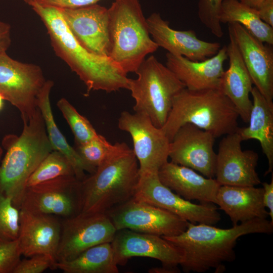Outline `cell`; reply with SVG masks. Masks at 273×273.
<instances>
[{
    "label": "cell",
    "instance_id": "cell-1",
    "mask_svg": "<svg viewBox=\"0 0 273 273\" xmlns=\"http://www.w3.org/2000/svg\"><path fill=\"white\" fill-rule=\"evenodd\" d=\"M44 24L56 55L65 62L90 90L111 93L128 89L130 78L109 57L94 54L72 34L60 9L32 1L29 4Z\"/></svg>",
    "mask_w": 273,
    "mask_h": 273
},
{
    "label": "cell",
    "instance_id": "cell-2",
    "mask_svg": "<svg viewBox=\"0 0 273 273\" xmlns=\"http://www.w3.org/2000/svg\"><path fill=\"white\" fill-rule=\"evenodd\" d=\"M272 232L273 222L257 218L229 229L189 222L187 229L181 234L162 237L183 251L184 259L180 265L184 272L201 273L214 268L216 272H220L225 269L223 263L236 259L234 249L239 237Z\"/></svg>",
    "mask_w": 273,
    "mask_h": 273
},
{
    "label": "cell",
    "instance_id": "cell-3",
    "mask_svg": "<svg viewBox=\"0 0 273 273\" xmlns=\"http://www.w3.org/2000/svg\"><path fill=\"white\" fill-rule=\"evenodd\" d=\"M138 160L125 143H116L95 171L80 181L82 212L106 213L134 197Z\"/></svg>",
    "mask_w": 273,
    "mask_h": 273
},
{
    "label": "cell",
    "instance_id": "cell-4",
    "mask_svg": "<svg viewBox=\"0 0 273 273\" xmlns=\"http://www.w3.org/2000/svg\"><path fill=\"white\" fill-rule=\"evenodd\" d=\"M2 143L6 152L0 163V191L20 209L29 177L53 151L38 108L30 120L23 123L20 135H7Z\"/></svg>",
    "mask_w": 273,
    "mask_h": 273
},
{
    "label": "cell",
    "instance_id": "cell-5",
    "mask_svg": "<svg viewBox=\"0 0 273 273\" xmlns=\"http://www.w3.org/2000/svg\"><path fill=\"white\" fill-rule=\"evenodd\" d=\"M239 117L235 106L221 89L193 90L185 87L174 98L161 128L170 142L186 123L194 124L217 138L236 132Z\"/></svg>",
    "mask_w": 273,
    "mask_h": 273
},
{
    "label": "cell",
    "instance_id": "cell-6",
    "mask_svg": "<svg viewBox=\"0 0 273 273\" xmlns=\"http://www.w3.org/2000/svg\"><path fill=\"white\" fill-rule=\"evenodd\" d=\"M109 14V57L126 74L135 72L159 47L150 36L139 0H115Z\"/></svg>",
    "mask_w": 273,
    "mask_h": 273
},
{
    "label": "cell",
    "instance_id": "cell-7",
    "mask_svg": "<svg viewBox=\"0 0 273 273\" xmlns=\"http://www.w3.org/2000/svg\"><path fill=\"white\" fill-rule=\"evenodd\" d=\"M137 78L129 80L128 89L135 104V112L149 117L161 128L171 110L173 99L185 85L166 66L155 56L145 59L135 72Z\"/></svg>",
    "mask_w": 273,
    "mask_h": 273
},
{
    "label": "cell",
    "instance_id": "cell-8",
    "mask_svg": "<svg viewBox=\"0 0 273 273\" xmlns=\"http://www.w3.org/2000/svg\"><path fill=\"white\" fill-rule=\"evenodd\" d=\"M46 81L39 66L0 53V94L19 111L23 123L35 113L37 97Z\"/></svg>",
    "mask_w": 273,
    "mask_h": 273
},
{
    "label": "cell",
    "instance_id": "cell-9",
    "mask_svg": "<svg viewBox=\"0 0 273 273\" xmlns=\"http://www.w3.org/2000/svg\"><path fill=\"white\" fill-rule=\"evenodd\" d=\"M116 232L105 213L81 212L73 216L61 218L57 262L71 260L93 246L111 243Z\"/></svg>",
    "mask_w": 273,
    "mask_h": 273
},
{
    "label": "cell",
    "instance_id": "cell-10",
    "mask_svg": "<svg viewBox=\"0 0 273 273\" xmlns=\"http://www.w3.org/2000/svg\"><path fill=\"white\" fill-rule=\"evenodd\" d=\"M80 181L75 176H63L27 187L20 209L61 218L76 215L82 209Z\"/></svg>",
    "mask_w": 273,
    "mask_h": 273
},
{
    "label": "cell",
    "instance_id": "cell-11",
    "mask_svg": "<svg viewBox=\"0 0 273 273\" xmlns=\"http://www.w3.org/2000/svg\"><path fill=\"white\" fill-rule=\"evenodd\" d=\"M105 213L116 231L128 229L164 237L181 234L187 229L189 223L167 210L133 197Z\"/></svg>",
    "mask_w": 273,
    "mask_h": 273
},
{
    "label": "cell",
    "instance_id": "cell-12",
    "mask_svg": "<svg viewBox=\"0 0 273 273\" xmlns=\"http://www.w3.org/2000/svg\"><path fill=\"white\" fill-rule=\"evenodd\" d=\"M158 172L140 174L133 198L167 210L194 223L214 225L221 219L214 204H195L172 191L160 181Z\"/></svg>",
    "mask_w": 273,
    "mask_h": 273
},
{
    "label": "cell",
    "instance_id": "cell-13",
    "mask_svg": "<svg viewBox=\"0 0 273 273\" xmlns=\"http://www.w3.org/2000/svg\"><path fill=\"white\" fill-rule=\"evenodd\" d=\"M118 126L131 136L140 174L158 172L169 158L170 140L162 128L155 126L146 115L126 111L121 113Z\"/></svg>",
    "mask_w": 273,
    "mask_h": 273
},
{
    "label": "cell",
    "instance_id": "cell-14",
    "mask_svg": "<svg viewBox=\"0 0 273 273\" xmlns=\"http://www.w3.org/2000/svg\"><path fill=\"white\" fill-rule=\"evenodd\" d=\"M215 138L197 126L186 123L176 131L170 142V161L190 168L208 178L215 175Z\"/></svg>",
    "mask_w": 273,
    "mask_h": 273
},
{
    "label": "cell",
    "instance_id": "cell-15",
    "mask_svg": "<svg viewBox=\"0 0 273 273\" xmlns=\"http://www.w3.org/2000/svg\"><path fill=\"white\" fill-rule=\"evenodd\" d=\"M242 141L236 131L225 135L219 142L215 179L220 186H256L261 184L256 171L258 154L243 150Z\"/></svg>",
    "mask_w": 273,
    "mask_h": 273
},
{
    "label": "cell",
    "instance_id": "cell-16",
    "mask_svg": "<svg viewBox=\"0 0 273 273\" xmlns=\"http://www.w3.org/2000/svg\"><path fill=\"white\" fill-rule=\"evenodd\" d=\"M111 244L117 265H124L133 257H145L157 259L163 266L176 267L184 259L179 248L156 235L120 230L117 231Z\"/></svg>",
    "mask_w": 273,
    "mask_h": 273
},
{
    "label": "cell",
    "instance_id": "cell-17",
    "mask_svg": "<svg viewBox=\"0 0 273 273\" xmlns=\"http://www.w3.org/2000/svg\"><path fill=\"white\" fill-rule=\"evenodd\" d=\"M59 9L68 29L81 46L96 55L109 56L110 42L108 9L97 4L77 8Z\"/></svg>",
    "mask_w": 273,
    "mask_h": 273
},
{
    "label": "cell",
    "instance_id": "cell-18",
    "mask_svg": "<svg viewBox=\"0 0 273 273\" xmlns=\"http://www.w3.org/2000/svg\"><path fill=\"white\" fill-rule=\"evenodd\" d=\"M253 84L269 102L273 99V50L244 27L237 23L228 24Z\"/></svg>",
    "mask_w": 273,
    "mask_h": 273
},
{
    "label": "cell",
    "instance_id": "cell-19",
    "mask_svg": "<svg viewBox=\"0 0 273 273\" xmlns=\"http://www.w3.org/2000/svg\"><path fill=\"white\" fill-rule=\"evenodd\" d=\"M146 21L154 41L172 55L201 61L213 56L220 49L219 42L201 40L194 30L171 28L169 22L163 19L159 13H152Z\"/></svg>",
    "mask_w": 273,
    "mask_h": 273
},
{
    "label": "cell",
    "instance_id": "cell-20",
    "mask_svg": "<svg viewBox=\"0 0 273 273\" xmlns=\"http://www.w3.org/2000/svg\"><path fill=\"white\" fill-rule=\"evenodd\" d=\"M61 218L20 209V229L17 239L22 255L36 254L56 257L60 238Z\"/></svg>",
    "mask_w": 273,
    "mask_h": 273
},
{
    "label": "cell",
    "instance_id": "cell-21",
    "mask_svg": "<svg viewBox=\"0 0 273 273\" xmlns=\"http://www.w3.org/2000/svg\"><path fill=\"white\" fill-rule=\"evenodd\" d=\"M166 57V66L186 88L193 90L220 89L224 72L223 64L228 59L226 46L220 48L213 56L201 61H192L169 53Z\"/></svg>",
    "mask_w": 273,
    "mask_h": 273
},
{
    "label": "cell",
    "instance_id": "cell-22",
    "mask_svg": "<svg viewBox=\"0 0 273 273\" xmlns=\"http://www.w3.org/2000/svg\"><path fill=\"white\" fill-rule=\"evenodd\" d=\"M158 174L162 184L183 198L216 204L220 185L215 178L206 177L190 168L168 161L160 168Z\"/></svg>",
    "mask_w": 273,
    "mask_h": 273
},
{
    "label": "cell",
    "instance_id": "cell-23",
    "mask_svg": "<svg viewBox=\"0 0 273 273\" xmlns=\"http://www.w3.org/2000/svg\"><path fill=\"white\" fill-rule=\"evenodd\" d=\"M229 34L226 51L229 67L224 72L220 89L233 103L239 117L248 123L252 107L249 95L253 82L234 36L229 31Z\"/></svg>",
    "mask_w": 273,
    "mask_h": 273
},
{
    "label": "cell",
    "instance_id": "cell-24",
    "mask_svg": "<svg viewBox=\"0 0 273 273\" xmlns=\"http://www.w3.org/2000/svg\"><path fill=\"white\" fill-rule=\"evenodd\" d=\"M263 188L220 186L216 204L230 218L233 225L254 218L266 219L268 212L263 204Z\"/></svg>",
    "mask_w": 273,
    "mask_h": 273
},
{
    "label": "cell",
    "instance_id": "cell-25",
    "mask_svg": "<svg viewBox=\"0 0 273 273\" xmlns=\"http://www.w3.org/2000/svg\"><path fill=\"white\" fill-rule=\"evenodd\" d=\"M250 94L253 100L249 125L239 127L237 131L243 141L255 139L259 142L268 161L266 175L272 173L273 170V102L268 101L255 86L252 87Z\"/></svg>",
    "mask_w": 273,
    "mask_h": 273
},
{
    "label": "cell",
    "instance_id": "cell-26",
    "mask_svg": "<svg viewBox=\"0 0 273 273\" xmlns=\"http://www.w3.org/2000/svg\"><path fill=\"white\" fill-rule=\"evenodd\" d=\"M54 85L51 80H47L40 90L37 101V106L43 117L49 140L53 150L63 154L72 165L75 177L79 180L86 176L85 172L91 173L76 149L71 146L55 122L50 102V93Z\"/></svg>",
    "mask_w": 273,
    "mask_h": 273
},
{
    "label": "cell",
    "instance_id": "cell-27",
    "mask_svg": "<svg viewBox=\"0 0 273 273\" xmlns=\"http://www.w3.org/2000/svg\"><path fill=\"white\" fill-rule=\"evenodd\" d=\"M219 21L220 23H239L260 41L273 44V27L261 20L257 9L239 0L222 1Z\"/></svg>",
    "mask_w": 273,
    "mask_h": 273
},
{
    "label": "cell",
    "instance_id": "cell-28",
    "mask_svg": "<svg viewBox=\"0 0 273 273\" xmlns=\"http://www.w3.org/2000/svg\"><path fill=\"white\" fill-rule=\"evenodd\" d=\"M111 243L93 246L68 261L57 262L64 273H118Z\"/></svg>",
    "mask_w": 273,
    "mask_h": 273
},
{
    "label": "cell",
    "instance_id": "cell-29",
    "mask_svg": "<svg viewBox=\"0 0 273 273\" xmlns=\"http://www.w3.org/2000/svg\"><path fill=\"white\" fill-rule=\"evenodd\" d=\"M63 176H75L73 167L61 152L53 150L41 162L29 177L26 188Z\"/></svg>",
    "mask_w": 273,
    "mask_h": 273
},
{
    "label": "cell",
    "instance_id": "cell-30",
    "mask_svg": "<svg viewBox=\"0 0 273 273\" xmlns=\"http://www.w3.org/2000/svg\"><path fill=\"white\" fill-rule=\"evenodd\" d=\"M57 106L72 130L75 146L84 144L99 135L88 120L79 113L65 98L59 100Z\"/></svg>",
    "mask_w": 273,
    "mask_h": 273
},
{
    "label": "cell",
    "instance_id": "cell-31",
    "mask_svg": "<svg viewBox=\"0 0 273 273\" xmlns=\"http://www.w3.org/2000/svg\"><path fill=\"white\" fill-rule=\"evenodd\" d=\"M19 229L20 209L0 191V241L17 239Z\"/></svg>",
    "mask_w": 273,
    "mask_h": 273
},
{
    "label": "cell",
    "instance_id": "cell-32",
    "mask_svg": "<svg viewBox=\"0 0 273 273\" xmlns=\"http://www.w3.org/2000/svg\"><path fill=\"white\" fill-rule=\"evenodd\" d=\"M113 144L103 135H99L84 144L74 148L90 172L94 173L97 167L111 150Z\"/></svg>",
    "mask_w": 273,
    "mask_h": 273
},
{
    "label": "cell",
    "instance_id": "cell-33",
    "mask_svg": "<svg viewBox=\"0 0 273 273\" xmlns=\"http://www.w3.org/2000/svg\"><path fill=\"white\" fill-rule=\"evenodd\" d=\"M223 0H199L198 4V15L201 22L213 35L220 38L223 35L219 13Z\"/></svg>",
    "mask_w": 273,
    "mask_h": 273
},
{
    "label": "cell",
    "instance_id": "cell-34",
    "mask_svg": "<svg viewBox=\"0 0 273 273\" xmlns=\"http://www.w3.org/2000/svg\"><path fill=\"white\" fill-rule=\"evenodd\" d=\"M21 255L17 239L0 241V273H13Z\"/></svg>",
    "mask_w": 273,
    "mask_h": 273
},
{
    "label": "cell",
    "instance_id": "cell-35",
    "mask_svg": "<svg viewBox=\"0 0 273 273\" xmlns=\"http://www.w3.org/2000/svg\"><path fill=\"white\" fill-rule=\"evenodd\" d=\"M57 262L51 256L36 254L20 260L13 273H41L46 269H56Z\"/></svg>",
    "mask_w": 273,
    "mask_h": 273
},
{
    "label": "cell",
    "instance_id": "cell-36",
    "mask_svg": "<svg viewBox=\"0 0 273 273\" xmlns=\"http://www.w3.org/2000/svg\"><path fill=\"white\" fill-rule=\"evenodd\" d=\"M100 0H32L31 2L34 1L43 6L59 8H77L96 4Z\"/></svg>",
    "mask_w": 273,
    "mask_h": 273
},
{
    "label": "cell",
    "instance_id": "cell-37",
    "mask_svg": "<svg viewBox=\"0 0 273 273\" xmlns=\"http://www.w3.org/2000/svg\"><path fill=\"white\" fill-rule=\"evenodd\" d=\"M257 10L261 20L273 27V0H264Z\"/></svg>",
    "mask_w": 273,
    "mask_h": 273
},
{
    "label": "cell",
    "instance_id": "cell-38",
    "mask_svg": "<svg viewBox=\"0 0 273 273\" xmlns=\"http://www.w3.org/2000/svg\"><path fill=\"white\" fill-rule=\"evenodd\" d=\"M264 190L263 195V204L265 208L269 210L268 215L270 216L271 221L273 222V175L269 183L264 182L262 183Z\"/></svg>",
    "mask_w": 273,
    "mask_h": 273
},
{
    "label": "cell",
    "instance_id": "cell-39",
    "mask_svg": "<svg viewBox=\"0 0 273 273\" xmlns=\"http://www.w3.org/2000/svg\"><path fill=\"white\" fill-rule=\"evenodd\" d=\"M10 25L0 21V53H5L11 44Z\"/></svg>",
    "mask_w": 273,
    "mask_h": 273
},
{
    "label": "cell",
    "instance_id": "cell-40",
    "mask_svg": "<svg viewBox=\"0 0 273 273\" xmlns=\"http://www.w3.org/2000/svg\"><path fill=\"white\" fill-rule=\"evenodd\" d=\"M178 266L171 267L162 265L161 267H154L149 269L150 273H178L180 272Z\"/></svg>",
    "mask_w": 273,
    "mask_h": 273
},
{
    "label": "cell",
    "instance_id": "cell-41",
    "mask_svg": "<svg viewBox=\"0 0 273 273\" xmlns=\"http://www.w3.org/2000/svg\"><path fill=\"white\" fill-rule=\"evenodd\" d=\"M243 4L257 9L264 0H239Z\"/></svg>",
    "mask_w": 273,
    "mask_h": 273
},
{
    "label": "cell",
    "instance_id": "cell-42",
    "mask_svg": "<svg viewBox=\"0 0 273 273\" xmlns=\"http://www.w3.org/2000/svg\"><path fill=\"white\" fill-rule=\"evenodd\" d=\"M5 99L0 94V111L2 110L4 106V101Z\"/></svg>",
    "mask_w": 273,
    "mask_h": 273
},
{
    "label": "cell",
    "instance_id": "cell-43",
    "mask_svg": "<svg viewBox=\"0 0 273 273\" xmlns=\"http://www.w3.org/2000/svg\"><path fill=\"white\" fill-rule=\"evenodd\" d=\"M3 154V150L2 148L0 147V163L2 159Z\"/></svg>",
    "mask_w": 273,
    "mask_h": 273
},
{
    "label": "cell",
    "instance_id": "cell-44",
    "mask_svg": "<svg viewBox=\"0 0 273 273\" xmlns=\"http://www.w3.org/2000/svg\"><path fill=\"white\" fill-rule=\"evenodd\" d=\"M25 3L29 4L32 0H23Z\"/></svg>",
    "mask_w": 273,
    "mask_h": 273
}]
</instances>
